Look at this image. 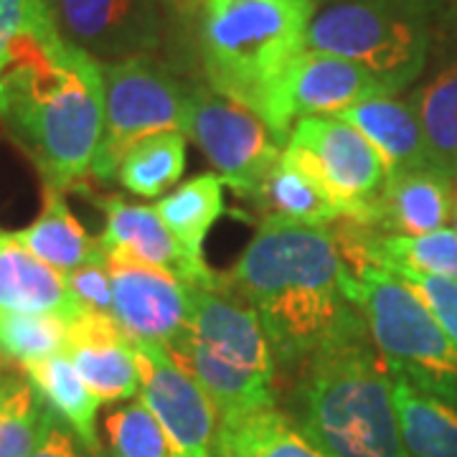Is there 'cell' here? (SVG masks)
<instances>
[{"label": "cell", "mask_w": 457, "mask_h": 457, "mask_svg": "<svg viewBox=\"0 0 457 457\" xmlns=\"http://www.w3.org/2000/svg\"><path fill=\"white\" fill-rule=\"evenodd\" d=\"M450 221H453V228L457 231V191H455V206H453V219H450Z\"/></svg>", "instance_id": "d590c367"}, {"label": "cell", "mask_w": 457, "mask_h": 457, "mask_svg": "<svg viewBox=\"0 0 457 457\" xmlns=\"http://www.w3.org/2000/svg\"><path fill=\"white\" fill-rule=\"evenodd\" d=\"M64 44L49 0H0V112L18 84Z\"/></svg>", "instance_id": "ac0fdd59"}, {"label": "cell", "mask_w": 457, "mask_h": 457, "mask_svg": "<svg viewBox=\"0 0 457 457\" xmlns=\"http://www.w3.org/2000/svg\"><path fill=\"white\" fill-rule=\"evenodd\" d=\"M0 311L49 312L71 320L82 308L69 293L62 272L33 257L13 231H0Z\"/></svg>", "instance_id": "d6986e66"}, {"label": "cell", "mask_w": 457, "mask_h": 457, "mask_svg": "<svg viewBox=\"0 0 457 457\" xmlns=\"http://www.w3.org/2000/svg\"><path fill=\"white\" fill-rule=\"evenodd\" d=\"M345 275L333 228L262 219L221 285L257 312L275 363L300 369L318 351L369 330L345 295Z\"/></svg>", "instance_id": "6da1fadb"}, {"label": "cell", "mask_w": 457, "mask_h": 457, "mask_svg": "<svg viewBox=\"0 0 457 457\" xmlns=\"http://www.w3.org/2000/svg\"><path fill=\"white\" fill-rule=\"evenodd\" d=\"M345 295L394 374L435 396L457 402L455 341L402 279L376 264H348Z\"/></svg>", "instance_id": "52a82bcc"}, {"label": "cell", "mask_w": 457, "mask_h": 457, "mask_svg": "<svg viewBox=\"0 0 457 457\" xmlns=\"http://www.w3.org/2000/svg\"><path fill=\"white\" fill-rule=\"evenodd\" d=\"M186 132H158L140 140L122 158L117 180L140 198H163L186 170Z\"/></svg>", "instance_id": "83f0119b"}, {"label": "cell", "mask_w": 457, "mask_h": 457, "mask_svg": "<svg viewBox=\"0 0 457 457\" xmlns=\"http://www.w3.org/2000/svg\"><path fill=\"white\" fill-rule=\"evenodd\" d=\"M31 457H87V450L69 432V427L62 425L51 411L46 432H44V437L38 442V447L33 450Z\"/></svg>", "instance_id": "836d02e7"}, {"label": "cell", "mask_w": 457, "mask_h": 457, "mask_svg": "<svg viewBox=\"0 0 457 457\" xmlns=\"http://www.w3.org/2000/svg\"><path fill=\"white\" fill-rule=\"evenodd\" d=\"M165 5H170V8H176L180 13H191V11H198V5H201V0H163Z\"/></svg>", "instance_id": "e575fe53"}, {"label": "cell", "mask_w": 457, "mask_h": 457, "mask_svg": "<svg viewBox=\"0 0 457 457\" xmlns=\"http://www.w3.org/2000/svg\"><path fill=\"white\" fill-rule=\"evenodd\" d=\"M0 120L36 163L44 186L62 194L79 188L92 176L104 128L102 64L66 41L51 62L18 84Z\"/></svg>", "instance_id": "3957f363"}, {"label": "cell", "mask_w": 457, "mask_h": 457, "mask_svg": "<svg viewBox=\"0 0 457 457\" xmlns=\"http://www.w3.org/2000/svg\"><path fill=\"white\" fill-rule=\"evenodd\" d=\"M97 204L104 212V231L99 237V246L107 257L132 260L163 270L191 287H221V279L209 270V264L196 260L176 239V234L165 227L155 206L130 204L122 196L97 198Z\"/></svg>", "instance_id": "9a60e30c"}, {"label": "cell", "mask_w": 457, "mask_h": 457, "mask_svg": "<svg viewBox=\"0 0 457 457\" xmlns=\"http://www.w3.org/2000/svg\"><path fill=\"white\" fill-rule=\"evenodd\" d=\"M455 180H457V176H455Z\"/></svg>", "instance_id": "8d00e7d4"}, {"label": "cell", "mask_w": 457, "mask_h": 457, "mask_svg": "<svg viewBox=\"0 0 457 457\" xmlns=\"http://www.w3.org/2000/svg\"><path fill=\"white\" fill-rule=\"evenodd\" d=\"M59 33L99 64L150 56L161 46L158 0H49Z\"/></svg>", "instance_id": "4fadbf2b"}, {"label": "cell", "mask_w": 457, "mask_h": 457, "mask_svg": "<svg viewBox=\"0 0 457 457\" xmlns=\"http://www.w3.org/2000/svg\"><path fill=\"white\" fill-rule=\"evenodd\" d=\"M173 361L212 399L219 422L275 407V353L257 312L242 297L194 290V311L180 336L165 345Z\"/></svg>", "instance_id": "5b68a950"}, {"label": "cell", "mask_w": 457, "mask_h": 457, "mask_svg": "<svg viewBox=\"0 0 457 457\" xmlns=\"http://www.w3.org/2000/svg\"><path fill=\"white\" fill-rule=\"evenodd\" d=\"M155 212L161 213L165 227L176 234L180 245L196 260H204L206 237L224 213V183L213 170L198 173L183 180L176 191L165 194L155 204Z\"/></svg>", "instance_id": "4316f807"}, {"label": "cell", "mask_w": 457, "mask_h": 457, "mask_svg": "<svg viewBox=\"0 0 457 457\" xmlns=\"http://www.w3.org/2000/svg\"><path fill=\"white\" fill-rule=\"evenodd\" d=\"M69 320L62 315L0 311V356L21 369L66 351Z\"/></svg>", "instance_id": "f546056e"}, {"label": "cell", "mask_w": 457, "mask_h": 457, "mask_svg": "<svg viewBox=\"0 0 457 457\" xmlns=\"http://www.w3.org/2000/svg\"><path fill=\"white\" fill-rule=\"evenodd\" d=\"M186 137L206 155L221 183L249 201L285 150V140L270 130L260 114L213 92L209 84L191 87Z\"/></svg>", "instance_id": "9c48e42d"}, {"label": "cell", "mask_w": 457, "mask_h": 457, "mask_svg": "<svg viewBox=\"0 0 457 457\" xmlns=\"http://www.w3.org/2000/svg\"><path fill=\"white\" fill-rule=\"evenodd\" d=\"M374 97H394L384 84L356 62L336 54L305 49L279 84L270 130L287 143L297 120L315 114H338Z\"/></svg>", "instance_id": "7c38bea8"}, {"label": "cell", "mask_w": 457, "mask_h": 457, "mask_svg": "<svg viewBox=\"0 0 457 457\" xmlns=\"http://www.w3.org/2000/svg\"><path fill=\"white\" fill-rule=\"evenodd\" d=\"M376 267H381V270L392 272L394 278L402 279L409 290L425 303L427 311L435 315V320L447 330V336L457 345V279L420 272V270H411V267L399 264V262H384Z\"/></svg>", "instance_id": "1f68e13d"}, {"label": "cell", "mask_w": 457, "mask_h": 457, "mask_svg": "<svg viewBox=\"0 0 457 457\" xmlns=\"http://www.w3.org/2000/svg\"><path fill=\"white\" fill-rule=\"evenodd\" d=\"M440 0H336L315 11L308 49L371 71L392 95L422 77Z\"/></svg>", "instance_id": "8992f818"}, {"label": "cell", "mask_w": 457, "mask_h": 457, "mask_svg": "<svg viewBox=\"0 0 457 457\" xmlns=\"http://www.w3.org/2000/svg\"><path fill=\"white\" fill-rule=\"evenodd\" d=\"M13 234L33 257L46 262L64 278L102 254L99 239H92L87 234V228L64 201V194L49 186H44V209L36 216V221Z\"/></svg>", "instance_id": "603a6c76"}, {"label": "cell", "mask_w": 457, "mask_h": 457, "mask_svg": "<svg viewBox=\"0 0 457 457\" xmlns=\"http://www.w3.org/2000/svg\"><path fill=\"white\" fill-rule=\"evenodd\" d=\"M216 457H333L312 442L287 411L262 409L242 420L219 422Z\"/></svg>", "instance_id": "484cf974"}, {"label": "cell", "mask_w": 457, "mask_h": 457, "mask_svg": "<svg viewBox=\"0 0 457 457\" xmlns=\"http://www.w3.org/2000/svg\"><path fill=\"white\" fill-rule=\"evenodd\" d=\"M425 132L429 165L457 176V46L407 97Z\"/></svg>", "instance_id": "d4e9b609"}, {"label": "cell", "mask_w": 457, "mask_h": 457, "mask_svg": "<svg viewBox=\"0 0 457 457\" xmlns=\"http://www.w3.org/2000/svg\"><path fill=\"white\" fill-rule=\"evenodd\" d=\"M293 417L333 457H409L394 407L392 369L366 333L300 366Z\"/></svg>", "instance_id": "7a4b0ae2"}, {"label": "cell", "mask_w": 457, "mask_h": 457, "mask_svg": "<svg viewBox=\"0 0 457 457\" xmlns=\"http://www.w3.org/2000/svg\"><path fill=\"white\" fill-rule=\"evenodd\" d=\"M66 356L102 404L130 402L140 392L132 343L110 315L77 312L69 320Z\"/></svg>", "instance_id": "2e32d148"}, {"label": "cell", "mask_w": 457, "mask_h": 457, "mask_svg": "<svg viewBox=\"0 0 457 457\" xmlns=\"http://www.w3.org/2000/svg\"><path fill=\"white\" fill-rule=\"evenodd\" d=\"M455 191V179L435 165L394 173L376 198L369 228L407 237L440 231L453 219Z\"/></svg>", "instance_id": "e0dca14e"}, {"label": "cell", "mask_w": 457, "mask_h": 457, "mask_svg": "<svg viewBox=\"0 0 457 457\" xmlns=\"http://www.w3.org/2000/svg\"><path fill=\"white\" fill-rule=\"evenodd\" d=\"M49 420L51 409L29 378H0V457H31Z\"/></svg>", "instance_id": "f1b7e54d"}, {"label": "cell", "mask_w": 457, "mask_h": 457, "mask_svg": "<svg viewBox=\"0 0 457 457\" xmlns=\"http://www.w3.org/2000/svg\"><path fill=\"white\" fill-rule=\"evenodd\" d=\"M66 287L79 308L112 318V278L104 252L82 267H77L74 272H69Z\"/></svg>", "instance_id": "d6a6232c"}, {"label": "cell", "mask_w": 457, "mask_h": 457, "mask_svg": "<svg viewBox=\"0 0 457 457\" xmlns=\"http://www.w3.org/2000/svg\"><path fill=\"white\" fill-rule=\"evenodd\" d=\"M23 371L36 386V392L41 394L44 404L54 411V417L69 427V432L79 440L89 455H99L102 440H99L97 414L102 402L89 392V386L84 384L66 351L29 363L23 366Z\"/></svg>", "instance_id": "7402d4cb"}, {"label": "cell", "mask_w": 457, "mask_h": 457, "mask_svg": "<svg viewBox=\"0 0 457 457\" xmlns=\"http://www.w3.org/2000/svg\"><path fill=\"white\" fill-rule=\"evenodd\" d=\"M112 278V320L132 343L170 345L194 311L191 285L140 262L107 257Z\"/></svg>", "instance_id": "5bb4252c"}, {"label": "cell", "mask_w": 457, "mask_h": 457, "mask_svg": "<svg viewBox=\"0 0 457 457\" xmlns=\"http://www.w3.org/2000/svg\"><path fill=\"white\" fill-rule=\"evenodd\" d=\"M392 394L409 457H457V402L425 392L394 371Z\"/></svg>", "instance_id": "cb8c5ba5"}, {"label": "cell", "mask_w": 457, "mask_h": 457, "mask_svg": "<svg viewBox=\"0 0 457 457\" xmlns=\"http://www.w3.org/2000/svg\"><path fill=\"white\" fill-rule=\"evenodd\" d=\"M198 16L209 87L267 122L279 84L308 49L315 0H201Z\"/></svg>", "instance_id": "277c9868"}, {"label": "cell", "mask_w": 457, "mask_h": 457, "mask_svg": "<svg viewBox=\"0 0 457 457\" xmlns=\"http://www.w3.org/2000/svg\"><path fill=\"white\" fill-rule=\"evenodd\" d=\"M132 351L140 374V399L163 429L170 457H216L219 414L212 399L165 345L132 343Z\"/></svg>", "instance_id": "8fae6325"}, {"label": "cell", "mask_w": 457, "mask_h": 457, "mask_svg": "<svg viewBox=\"0 0 457 457\" xmlns=\"http://www.w3.org/2000/svg\"><path fill=\"white\" fill-rule=\"evenodd\" d=\"M285 147L300 155L326 183L343 221L371 227L374 204L389 180V170L378 150L351 122L336 114L303 117L293 125Z\"/></svg>", "instance_id": "30bf717a"}, {"label": "cell", "mask_w": 457, "mask_h": 457, "mask_svg": "<svg viewBox=\"0 0 457 457\" xmlns=\"http://www.w3.org/2000/svg\"><path fill=\"white\" fill-rule=\"evenodd\" d=\"M336 117L351 122L378 150L389 176L429 165L425 132L407 99L374 97L343 110Z\"/></svg>", "instance_id": "44dd1931"}, {"label": "cell", "mask_w": 457, "mask_h": 457, "mask_svg": "<svg viewBox=\"0 0 457 457\" xmlns=\"http://www.w3.org/2000/svg\"><path fill=\"white\" fill-rule=\"evenodd\" d=\"M104 128L92 176L102 183L117 179L122 158L140 140L158 132H186L191 87L179 82L150 56L102 64Z\"/></svg>", "instance_id": "ba28073f"}, {"label": "cell", "mask_w": 457, "mask_h": 457, "mask_svg": "<svg viewBox=\"0 0 457 457\" xmlns=\"http://www.w3.org/2000/svg\"><path fill=\"white\" fill-rule=\"evenodd\" d=\"M112 457H170L168 440L143 399L112 409L104 420Z\"/></svg>", "instance_id": "4dcf8cb0"}, {"label": "cell", "mask_w": 457, "mask_h": 457, "mask_svg": "<svg viewBox=\"0 0 457 457\" xmlns=\"http://www.w3.org/2000/svg\"><path fill=\"white\" fill-rule=\"evenodd\" d=\"M252 201L264 212V219L287 224L333 227L343 221L341 209L328 194L326 183L290 147L282 150L278 163Z\"/></svg>", "instance_id": "ffe728a7"}]
</instances>
